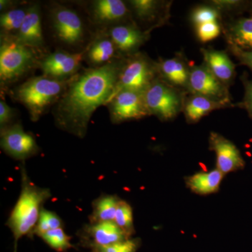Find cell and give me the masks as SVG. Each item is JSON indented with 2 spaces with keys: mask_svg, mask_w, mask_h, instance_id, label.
<instances>
[{
  "mask_svg": "<svg viewBox=\"0 0 252 252\" xmlns=\"http://www.w3.org/2000/svg\"><path fill=\"white\" fill-rule=\"evenodd\" d=\"M122 63L114 61L89 69L73 81L56 109L59 127L84 137L94 111L114 97Z\"/></svg>",
  "mask_w": 252,
  "mask_h": 252,
  "instance_id": "obj_1",
  "label": "cell"
},
{
  "mask_svg": "<svg viewBox=\"0 0 252 252\" xmlns=\"http://www.w3.org/2000/svg\"><path fill=\"white\" fill-rule=\"evenodd\" d=\"M50 197L49 189L39 188L32 183L27 172L22 170L21 194L7 221L14 234L15 245L20 238L34 230L42 210L41 205Z\"/></svg>",
  "mask_w": 252,
  "mask_h": 252,
  "instance_id": "obj_2",
  "label": "cell"
},
{
  "mask_svg": "<svg viewBox=\"0 0 252 252\" xmlns=\"http://www.w3.org/2000/svg\"><path fill=\"white\" fill-rule=\"evenodd\" d=\"M65 82L48 77L30 79L16 90V97L36 121L64 93Z\"/></svg>",
  "mask_w": 252,
  "mask_h": 252,
  "instance_id": "obj_3",
  "label": "cell"
},
{
  "mask_svg": "<svg viewBox=\"0 0 252 252\" xmlns=\"http://www.w3.org/2000/svg\"><path fill=\"white\" fill-rule=\"evenodd\" d=\"M187 94L158 77L144 96L150 115L157 116L162 121H170L183 112Z\"/></svg>",
  "mask_w": 252,
  "mask_h": 252,
  "instance_id": "obj_4",
  "label": "cell"
},
{
  "mask_svg": "<svg viewBox=\"0 0 252 252\" xmlns=\"http://www.w3.org/2000/svg\"><path fill=\"white\" fill-rule=\"evenodd\" d=\"M158 77L155 62L141 53L132 54L122 63L114 96L124 90L144 93Z\"/></svg>",
  "mask_w": 252,
  "mask_h": 252,
  "instance_id": "obj_5",
  "label": "cell"
},
{
  "mask_svg": "<svg viewBox=\"0 0 252 252\" xmlns=\"http://www.w3.org/2000/svg\"><path fill=\"white\" fill-rule=\"evenodd\" d=\"M34 52L31 48L14 39H4L0 46V78L4 82L18 79L34 64Z\"/></svg>",
  "mask_w": 252,
  "mask_h": 252,
  "instance_id": "obj_6",
  "label": "cell"
},
{
  "mask_svg": "<svg viewBox=\"0 0 252 252\" xmlns=\"http://www.w3.org/2000/svg\"><path fill=\"white\" fill-rule=\"evenodd\" d=\"M228 88L219 80L203 63L201 65H192L188 94H200L213 100L234 105L232 103Z\"/></svg>",
  "mask_w": 252,
  "mask_h": 252,
  "instance_id": "obj_7",
  "label": "cell"
},
{
  "mask_svg": "<svg viewBox=\"0 0 252 252\" xmlns=\"http://www.w3.org/2000/svg\"><path fill=\"white\" fill-rule=\"evenodd\" d=\"M109 103L111 117L116 123L140 119L150 115L146 106L144 93L121 91L113 97Z\"/></svg>",
  "mask_w": 252,
  "mask_h": 252,
  "instance_id": "obj_8",
  "label": "cell"
},
{
  "mask_svg": "<svg viewBox=\"0 0 252 252\" xmlns=\"http://www.w3.org/2000/svg\"><path fill=\"white\" fill-rule=\"evenodd\" d=\"M1 146L8 155L17 160H26L39 151L35 139L19 124L1 130Z\"/></svg>",
  "mask_w": 252,
  "mask_h": 252,
  "instance_id": "obj_9",
  "label": "cell"
},
{
  "mask_svg": "<svg viewBox=\"0 0 252 252\" xmlns=\"http://www.w3.org/2000/svg\"><path fill=\"white\" fill-rule=\"evenodd\" d=\"M52 22L56 35L64 44L76 45L84 38L82 21L74 10L57 6L52 12Z\"/></svg>",
  "mask_w": 252,
  "mask_h": 252,
  "instance_id": "obj_10",
  "label": "cell"
},
{
  "mask_svg": "<svg viewBox=\"0 0 252 252\" xmlns=\"http://www.w3.org/2000/svg\"><path fill=\"white\" fill-rule=\"evenodd\" d=\"M210 148L216 155L217 169L225 175L241 170L245 167V161L241 154L231 141L217 132L210 133Z\"/></svg>",
  "mask_w": 252,
  "mask_h": 252,
  "instance_id": "obj_11",
  "label": "cell"
},
{
  "mask_svg": "<svg viewBox=\"0 0 252 252\" xmlns=\"http://www.w3.org/2000/svg\"><path fill=\"white\" fill-rule=\"evenodd\" d=\"M156 64L159 78L170 85L187 92L192 65L183 54L178 53L171 59H160Z\"/></svg>",
  "mask_w": 252,
  "mask_h": 252,
  "instance_id": "obj_12",
  "label": "cell"
},
{
  "mask_svg": "<svg viewBox=\"0 0 252 252\" xmlns=\"http://www.w3.org/2000/svg\"><path fill=\"white\" fill-rule=\"evenodd\" d=\"M82 59V53L69 54L59 51L46 56L39 64L46 77L62 80L77 72Z\"/></svg>",
  "mask_w": 252,
  "mask_h": 252,
  "instance_id": "obj_13",
  "label": "cell"
},
{
  "mask_svg": "<svg viewBox=\"0 0 252 252\" xmlns=\"http://www.w3.org/2000/svg\"><path fill=\"white\" fill-rule=\"evenodd\" d=\"M200 52L203 55V64L207 69L225 86L229 87L232 85L236 75L235 65L226 51L203 48Z\"/></svg>",
  "mask_w": 252,
  "mask_h": 252,
  "instance_id": "obj_14",
  "label": "cell"
},
{
  "mask_svg": "<svg viewBox=\"0 0 252 252\" xmlns=\"http://www.w3.org/2000/svg\"><path fill=\"white\" fill-rule=\"evenodd\" d=\"M16 39L18 42L30 48H39L44 45L39 5L34 4L28 8L27 15Z\"/></svg>",
  "mask_w": 252,
  "mask_h": 252,
  "instance_id": "obj_15",
  "label": "cell"
},
{
  "mask_svg": "<svg viewBox=\"0 0 252 252\" xmlns=\"http://www.w3.org/2000/svg\"><path fill=\"white\" fill-rule=\"evenodd\" d=\"M147 32L133 25L114 26L109 31V38L116 47L125 54H135L147 39Z\"/></svg>",
  "mask_w": 252,
  "mask_h": 252,
  "instance_id": "obj_16",
  "label": "cell"
},
{
  "mask_svg": "<svg viewBox=\"0 0 252 252\" xmlns=\"http://www.w3.org/2000/svg\"><path fill=\"white\" fill-rule=\"evenodd\" d=\"M233 107L234 105L213 100L200 94H190L186 98L183 112L187 122L195 124L213 111Z\"/></svg>",
  "mask_w": 252,
  "mask_h": 252,
  "instance_id": "obj_17",
  "label": "cell"
},
{
  "mask_svg": "<svg viewBox=\"0 0 252 252\" xmlns=\"http://www.w3.org/2000/svg\"><path fill=\"white\" fill-rule=\"evenodd\" d=\"M228 45L252 51V16L233 20L223 28Z\"/></svg>",
  "mask_w": 252,
  "mask_h": 252,
  "instance_id": "obj_18",
  "label": "cell"
},
{
  "mask_svg": "<svg viewBox=\"0 0 252 252\" xmlns=\"http://www.w3.org/2000/svg\"><path fill=\"white\" fill-rule=\"evenodd\" d=\"M86 233L93 240L94 248L108 246L129 239L114 221L91 223L86 228Z\"/></svg>",
  "mask_w": 252,
  "mask_h": 252,
  "instance_id": "obj_19",
  "label": "cell"
},
{
  "mask_svg": "<svg viewBox=\"0 0 252 252\" xmlns=\"http://www.w3.org/2000/svg\"><path fill=\"white\" fill-rule=\"evenodd\" d=\"M94 16L97 22H118L128 14V9L122 0H97L94 4Z\"/></svg>",
  "mask_w": 252,
  "mask_h": 252,
  "instance_id": "obj_20",
  "label": "cell"
},
{
  "mask_svg": "<svg viewBox=\"0 0 252 252\" xmlns=\"http://www.w3.org/2000/svg\"><path fill=\"white\" fill-rule=\"evenodd\" d=\"M223 176L217 168L209 172H198L187 178V185L193 193L209 195L219 190Z\"/></svg>",
  "mask_w": 252,
  "mask_h": 252,
  "instance_id": "obj_21",
  "label": "cell"
},
{
  "mask_svg": "<svg viewBox=\"0 0 252 252\" xmlns=\"http://www.w3.org/2000/svg\"><path fill=\"white\" fill-rule=\"evenodd\" d=\"M119 201L114 195H104L96 200L91 216V223L114 221Z\"/></svg>",
  "mask_w": 252,
  "mask_h": 252,
  "instance_id": "obj_22",
  "label": "cell"
},
{
  "mask_svg": "<svg viewBox=\"0 0 252 252\" xmlns=\"http://www.w3.org/2000/svg\"><path fill=\"white\" fill-rule=\"evenodd\" d=\"M116 47L110 38H102L94 41L88 52V58L93 64L102 66L110 63L115 55Z\"/></svg>",
  "mask_w": 252,
  "mask_h": 252,
  "instance_id": "obj_23",
  "label": "cell"
},
{
  "mask_svg": "<svg viewBox=\"0 0 252 252\" xmlns=\"http://www.w3.org/2000/svg\"><path fill=\"white\" fill-rule=\"evenodd\" d=\"M129 2L136 16L142 21L154 19L165 3L156 0H132Z\"/></svg>",
  "mask_w": 252,
  "mask_h": 252,
  "instance_id": "obj_24",
  "label": "cell"
},
{
  "mask_svg": "<svg viewBox=\"0 0 252 252\" xmlns=\"http://www.w3.org/2000/svg\"><path fill=\"white\" fill-rule=\"evenodd\" d=\"M28 8H18L9 10L1 14L0 26L1 30L6 32L19 31L25 18L27 15Z\"/></svg>",
  "mask_w": 252,
  "mask_h": 252,
  "instance_id": "obj_25",
  "label": "cell"
},
{
  "mask_svg": "<svg viewBox=\"0 0 252 252\" xmlns=\"http://www.w3.org/2000/svg\"><path fill=\"white\" fill-rule=\"evenodd\" d=\"M221 14L212 5H201L194 8L190 15V22L195 27L210 22H220Z\"/></svg>",
  "mask_w": 252,
  "mask_h": 252,
  "instance_id": "obj_26",
  "label": "cell"
},
{
  "mask_svg": "<svg viewBox=\"0 0 252 252\" xmlns=\"http://www.w3.org/2000/svg\"><path fill=\"white\" fill-rule=\"evenodd\" d=\"M114 221L127 236H130L133 230V215L128 203L124 200L119 201Z\"/></svg>",
  "mask_w": 252,
  "mask_h": 252,
  "instance_id": "obj_27",
  "label": "cell"
},
{
  "mask_svg": "<svg viewBox=\"0 0 252 252\" xmlns=\"http://www.w3.org/2000/svg\"><path fill=\"white\" fill-rule=\"evenodd\" d=\"M62 225L63 221L56 214L42 208L34 233L41 237L49 230L62 228Z\"/></svg>",
  "mask_w": 252,
  "mask_h": 252,
  "instance_id": "obj_28",
  "label": "cell"
},
{
  "mask_svg": "<svg viewBox=\"0 0 252 252\" xmlns=\"http://www.w3.org/2000/svg\"><path fill=\"white\" fill-rule=\"evenodd\" d=\"M41 237L50 247L59 252L64 251L72 247L70 237L62 228L49 230Z\"/></svg>",
  "mask_w": 252,
  "mask_h": 252,
  "instance_id": "obj_29",
  "label": "cell"
},
{
  "mask_svg": "<svg viewBox=\"0 0 252 252\" xmlns=\"http://www.w3.org/2000/svg\"><path fill=\"white\" fill-rule=\"evenodd\" d=\"M198 40L207 43L218 37L221 32L222 27L220 22H210L199 25L195 27Z\"/></svg>",
  "mask_w": 252,
  "mask_h": 252,
  "instance_id": "obj_30",
  "label": "cell"
},
{
  "mask_svg": "<svg viewBox=\"0 0 252 252\" xmlns=\"http://www.w3.org/2000/svg\"><path fill=\"white\" fill-rule=\"evenodd\" d=\"M138 243L137 240H127L108 246L94 248V252H135Z\"/></svg>",
  "mask_w": 252,
  "mask_h": 252,
  "instance_id": "obj_31",
  "label": "cell"
},
{
  "mask_svg": "<svg viewBox=\"0 0 252 252\" xmlns=\"http://www.w3.org/2000/svg\"><path fill=\"white\" fill-rule=\"evenodd\" d=\"M244 4L245 2L243 1H239V0H212L209 1V4L212 5L218 9L221 14L223 13L238 11L241 9Z\"/></svg>",
  "mask_w": 252,
  "mask_h": 252,
  "instance_id": "obj_32",
  "label": "cell"
},
{
  "mask_svg": "<svg viewBox=\"0 0 252 252\" xmlns=\"http://www.w3.org/2000/svg\"><path fill=\"white\" fill-rule=\"evenodd\" d=\"M241 79L245 88V95L243 100L239 103V106L245 109L252 119V80H250L245 74H243Z\"/></svg>",
  "mask_w": 252,
  "mask_h": 252,
  "instance_id": "obj_33",
  "label": "cell"
},
{
  "mask_svg": "<svg viewBox=\"0 0 252 252\" xmlns=\"http://www.w3.org/2000/svg\"><path fill=\"white\" fill-rule=\"evenodd\" d=\"M228 49L239 62L248 66L252 71V51H244L233 45H228Z\"/></svg>",
  "mask_w": 252,
  "mask_h": 252,
  "instance_id": "obj_34",
  "label": "cell"
},
{
  "mask_svg": "<svg viewBox=\"0 0 252 252\" xmlns=\"http://www.w3.org/2000/svg\"><path fill=\"white\" fill-rule=\"evenodd\" d=\"M14 117V110L4 101L0 102V126L1 129L11 120Z\"/></svg>",
  "mask_w": 252,
  "mask_h": 252,
  "instance_id": "obj_35",
  "label": "cell"
}]
</instances>
